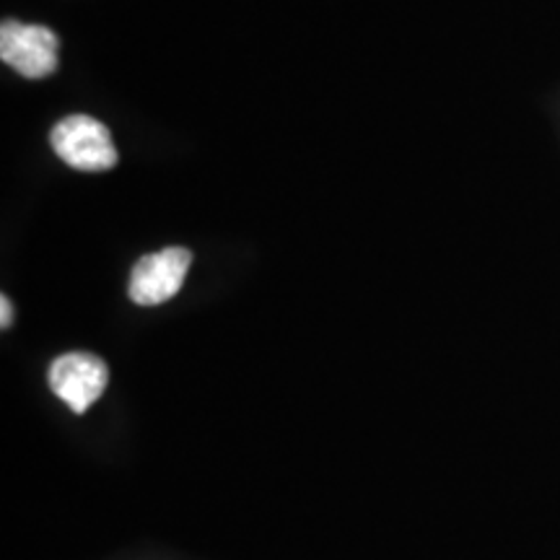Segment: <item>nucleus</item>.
<instances>
[{"mask_svg":"<svg viewBox=\"0 0 560 560\" xmlns=\"http://www.w3.org/2000/svg\"><path fill=\"white\" fill-rule=\"evenodd\" d=\"M52 151L68 166L81 172H107L117 164V149L109 130L100 120L73 115L52 128Z\"/></svg>","mask_w":560,"mask_h":560,"instance_id":"1","label":"nucleus"},{"mask_svg":"<svg viewBox=\"0 0 560 560\" xmlns=\"http://www.w3.org/2000/svg\"><path fill=\"white\" fill-rule=\"evenodd\" d=\"M0 58L26 79H47L58 68V37L47 26L9 19L0 26Z\"/></svg>","mask_w":560,"mask_h":560,"instance_id":"2","label":"nucleus"},{"mask_svg":"<svg viewBox=\"0 0 560 560\" xmlns=\"http://www.w3.org/2000/svg\"><path fill=\"white\" fill-rule=\"evenodd\" d=\"M47 382L75 416H83L107 389L109 369L100 355L75 350L52 361Z\"/></svg>","mask_w":560,"mask_h":560,"instance_id":"3","label":"nucleus"},{"mask_svg":"<svg viewBox=\"0 0 560 560\" xmlns=\"http://www.w3.org/2000/svg\"><path fill=\"white\" fill-rule=\"evenodd\" d=\"M190 265L192 255L185 247H166L140 257L130 272V299L140 306L164 304V301L177 296Z\"/></svg>","mask_w":560,"mask_h":560,"instance_id":"4","label":"nucleus"},{"mask_svg":"<svg viewBox=\"0 0 560 560\" xmlns=\"http://www.w3.org/2000/svg\"><path fill=\"white\" fill-rule=\"evenodd\" d=\"M11 319H13V306H11L9 296H3V299H0V325L9 327Z\"/></svg>","mask_w":560,"mask_h":560,"instance_id":"5","label":"nucleus"}]
</instances>
